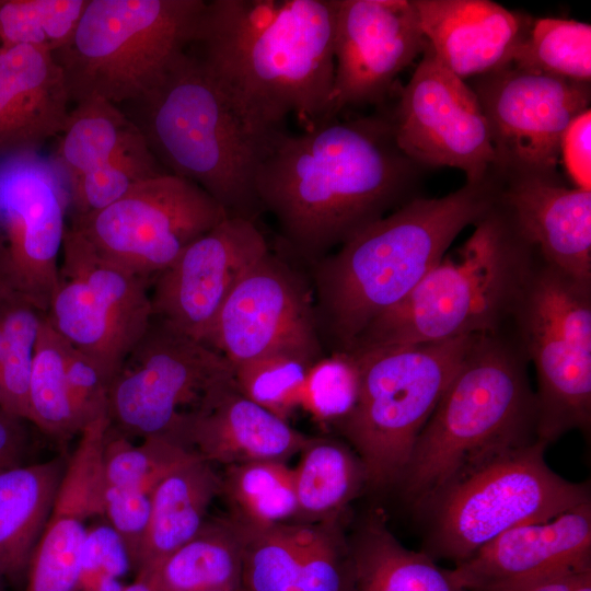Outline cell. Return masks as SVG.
Wrapping results in <instances>:
<instances>
[{"label": "cell", "instance_id": "18", "mask_svg": "<svg viewBox=\"0 0 591 591\" xmlns=\"http://www.w3.org/2000/svg\"><path fill=\"white\" fill-rule=\"evenodd\" d=\"M426 46L415 0H336L331 119L383 104Z\"/></svg>", "mask_w": 591, "mask_h": 591}, {"label": "cell", "instance_id": "51", "mask_svg": "<svg viewBox=\"0 0 591 591\" xmlns=\"http://www.w3.org/2000/svg\"><path fill=\"white\" fill-rule=\"evenodd\" d=\"M0 591H1V589H0Z\"/></svg>", "mask_w": 591, "mask_h": 591}, {"label": "cell", "instance_id": "35", "mask_svg": "<svg viewBox=\"0 0 591 591\" xmlns=\"http://www.w3.org/2000/svg\"><path fill=\"white\" fill-rule=\"evenodd\" d=\"M45 315L46 313L25 300L0 292L2 329L0 410L28 421L31 369Z\"/></svg>", "mask_w": 591, "mask_h": 591}, {"label": "cell", "instance_id": "4", "mask_svg": "<svg viewBox=\"0 0 591 591\" xmlns=\"http://www.w3.org/2000/svg\"><path fill=\"white\" fill-rule=\"evenodd\" d=\"M454 257H442L395 306L380 315L347 351L430 344L505 327L540 255L498 200L474 224Z\"/></svg>", "mask_w": 591, "mask_h": 591}, {"label": "cell", "instance_id": "19", "mask_svg": "<svg viewBox=\"0 0 591 591\" xmlns=\"http://www.w3.org/2000/svg\"><path fill=\"white\" fill-rule=\"evenodd\" d=\"M269 252L254 221L228 216L151 280L152 318L206 343L234 286Z\"/></svg>", "mask_w": 591, "mask_h": 591}, {"label": "cell", "instance_id": "24", "mask_svg": "<svg viewBox=\"0 0 591 591\" xmlns=\"http://www.w3.org/2000/svg\"><path fill=\"white\" fill-rule=\"evenodd\" d=\"M498 175V200L523 237L546 263L591 283V190L559 176Z\"/></svg>", "mask_w": 591, "mask_h": 591}, {"label": "cell", "instance_id": "34", "mask_svg": "<svg viewBox=\"0 0 591 591\" xmlns=\"http://www.w3.org/2000/svg\"><path fill=\"white\" fill-rule=\"evenodd\" d=\"M70 344L45 315L32 362L28 385L30 421L56 440L66 441L89 424L73 402L66 379Z\"/></svg>", "mask_w": 591, "mask_h": 591}, {"label": "cell", "instance_id": "6", "mask_svg": "<svg viewBox=\"0 0 591 591\" xmlns=\"http://www.w3.org/2000/svg\"><path fill=\"white\" fill-rule=\"evenodd\" d=\"M134 105L132 121L167 173L197 184L229 216L255 222L263 211L255 178L264 148L189 50Z\"/></svg>", "mask_w": 591, "mask_h": 591}, {"label": "cell", "instance_id": "14", "mask_svg": "<svg viewBox=\"0 0 591 591\" xmlns=\"http://www.w3.org/2000/svg\"><path fill=\"white\" fill-rule=\"evenodd\" d=\"M70 208L67 178L40 151L0 157V292L47 314Z\"/></svg>", "mask_w": 591, "mask_h": 591}, {"label": "cell", "instance_id": "45", "mask_svg": "<svg viewBox=\"0 0 591 591\" xmlns=\"http://www.w3.org/2000/svg\"><path fill=\"white\" fill-rule=\"evenodd\" d=\"M560 159L576 187L591 190V111L576 117L560 143Z\"/></svg>", "mask_w": 591, "mask_h": 591}, {"label": "cell", "instance_id": "27", "mask_svg": "<svg viewBox=\"0 0 591 591\" xmlns=\"http://www.w3.org/2000/svg\"><path fill=\"white\" fill-rule=\"evenodd\" d=\"M220 490V474L194 451L160 479L151 493L150 520L136 576L153 570L198 532Z\"/></svg>", "mask_w": 591, "mask_h": 591}, {"label": "cell", "instance_id": "17", "mask_svg": "<svg viewBox=\"0 0 591 591\" xmlns=\"http://www.w3.org/2000/svg\"><path fill=\"white\" fill-rule=\"evenodd\" d=\"M205 344L233 368L276 352L311 362L323 357L309 289L270 252L234 286Z\"/></svg>", "mask_w": 591, "mask_h": 591}, {"label": "cell", "instance_id": "33", "mask_svg": "<svg viewBox=\"0 0 591 591\" xmlns=\"http://www.w3.org/2000/svg\"><path fill=\"white\" fill-rule=\"evenodd\" d=\"M70 109L53 160L68 186L113 157L139 128L119 106L100 97L83 99Z\"/></svg>", "mask_w": 591, "mask_h": 591}, {"label": "cell", "instance_id": "48", "mask_svg": "<svg viewBox=\"0 0 591 591\" xmlns=\"http://www.w3.org/2000/svg\"><path fill=\"white\" fill-rule=\"evenodd\" d=\"M123 591H157V590L146 579L136 577L135 581L126 586Z\"/></svg>", "mask_w": 591, "mask_h": 591}, {"label": "cell", "instance_id": "32", "mask_svg": "<svg viewBox=\"0 0 591 591\" xmlns=\"http://www.w3.org/2000/svg\"><path fill=\"white\" fill-rule=\"evenodd\" d=\"M220 496L228 515L251 532L294 521L298 506L293 470L281 461H253L225 466Z\"/></svg>", "mask_w": 591, "mask_h": 591}, {"label": "cell", "instance_id": "30", "mask_svg": "<svg viewBox=\"0 0 591 591\" xmlns=\"http://www.w3.org/2000/svg\"><path fill=\"white\" fill-rule=\"evenodd\" d=\"M251 531L228 514L207 518L198 532L143 578L157 591L240 589Z\"/></svg>", "mask_w": 591, "mask_h": 591}, {"label": "cell", "instance_id": "11", "mask_svg": "<svg viewBox=\"0 0 591 591\" xmlns=\"http://www.w3.org/2000/svg\"><path fill=\"white\" fill-rule=\"evenodd\" d=\"M47 318L111 383L152 320L150 281L102 256L70 224Z\"/></svg>", "mask_w": 591, "mask_h": 591}, {"label": "cell", "instance_id": "50", "mask_svg": "<svg viewBox=\"0 0 591 591\" xmlns=\"http://www.w3.org/2000/svg\"><path fill=\"white\" fill-rule=\"evenodd\" d=\"M210 591H240V589H219V590H210Z\"/></svg>", "mask_w": 591, "mask_h": 591}, {"label": "cell", "instance_id": "15", "mask_svg": "<svg viewBox=\"0 0 591 591\" xmlns=\"http://www.w3.org/2000/svg\"><path fill=\"white\" fill-rule=\"evenodd\" d=\"M503 175L558 176L560 143L570 123L590 109V83L512 63L471 79Z\"/></svg>", "mask_w": 591, "mask_h": 591}, {"label": "cell", "instance_id": "16", "mask_svg": "<svg viewBox=\"0 0 591 591\" xmlns=\"http://www.w3.org/2000/svg\"><path fill=\"white\" fill-rule=\"evenodd\" d=\"M389 113L398 148L426 170L455 167L465 173L466 182H477L495 165L476 94L440 65L428 43Z\"/></svg>", "mask_w": 591, "mask_h": 591}, {"label": "cell", "instance_id": "22", "mask_svg": "<svg viewBox=\"0 0 591 591\" xmlns=\"http://www.w3.org/2000/svg\"><path fill=\"white\" fill-rule=\"evenodd\" d=\"M345 517L289 521L251 532L240 591H352Z\"/></svg>", "mask_w": 591, "mask_h": 591}, {"label": "cell", "instance_id": "38", "mask_svg": "<svg viewBox=\"0 0 591 591\" xmlns=\"http://www.w3.org/2000/svg\"><path fill=\"white\" fill-rule=\"evenodd\" d=\"M89 0H0V46L51 54L71 39Z\"/></svg>", "mask_w": 591, "mask_h": 591}, {"label": "cell", "instance_id": "23", "mask_svg": "<svg viewBox=\"0 0 591 591\" xmlns=\"http://www.w3.org/2000/svg\"><path fill=\"white\" fill-rule=\"evenodd\" d=\"M175 439L211 464L286 462L310 437L245 397L234 375L211 387L198 407L184 416Z\"/></svg>", "mask_w": 591, "mask_h": 591}, {"label": "cell", "instance_id": "28", "mask_svg": "<svg viewBox=\"0 0 591 591\" xmlns=\"http://www.w3.org/2000/svg\"><path fill=\"white\" fill-rule=\"evenodd\" d=\"M66 464L60 455L0 473V579L27 572Z\"/></svg>", "mask_w": 591, "mask_h": 591}, {"label": "cell", "instance_id": "20", "mask_svg": "<svg viewBox=\"0 0 591 591\" xmlns=\"http://www.w3.org/2000/svg\"><path fill=\"white\" fill-rule=\"evenodd\" d=\"M588 569L591 501L546 522L512 528L447 571L468 591H529Z\"/></svg>", "mask_w": 591, "mask_h": 591}, {"label": "cell", "instance_id": "46", "mask_svg": "<svg viewBox=\"0 0 591 591\" xmlns=\"http://www.w3.org/2000/svg\"><path fill=\"white\" fill-rule=\"evenodd\" d=\"M20 420L0 410V473L21 464L25 437Z\"/></svg>", "mask_w": 591, "mask_h": 591}, {"label": "cell", "instance_id": "37", "mask_svg": "<svg viewBox=\"0 0 591 591\" xmlns=\"http://www.w3.org/2000/svg\"><path fill=\"white\" fill-rule=\"evenodd\" d=\"M164 173L139 130L106 162L69 184L71 218L100 211L137 184Z\"/></svg>", "mask_w": 591, "mask_h": 591}, {"label": "cell", "instance_id": "36", "mask_svg": "<svg viewBox=\"0 0 591 591\" xmlns=\"http://www.w3.org/2000/svg\"><path fill=\"white\" fill-rule=\"evenodd\" d=\"M511 63L522 69L590 83L591 25L566 19H537L532 22Z\"/></svg>", "mask_w": 591, "mask_h": 591}, {"label": "cell", "instance_id": "49", "mask_svg": "<svg viewBox=\"0 0 591 591\" xmlns=\"http://www.w3.org/2000/svg\"><path fill=\"white\" fill-rule=\"evenodd\" d=\"M1 352H2V329H1V320H0V369H1Z\"/></svg>", "mask_w": 591, "mask_h": 591}, {"label": "cell", "instance_id": "13", "mask_svg": "<svg viewBox=\"0 0 591 591\" xmlns=\"http://www.w3.org/2000/svg\"><path fill=\"white\" fill-rule=\"evenodd\" d=\"M229 215L197 184L164 173L70 225L105 258L151 280Z\"/></svg>", "mask_w": 591, "mask_h": 591}, {"label": "cell", "instance_id": "44", "mask_svg": "<svg viewBox=\"0 0 591 591\" xmlns=\"http://www.w3.org/2000/svg\"><path fill=\"white\" fill-rule=\"evenodd\" d=\"M66 379L73 402L88 421L107 409L111 379L94 360L71 345Z\"/></svg>", "mask_w": 591, "mask_h": 591}, {"label": "cell", "instance_id": "43", "mask_svg": "<svg viewBox=\"0 0 591 591\" xmlns=\"http://www.w3.org/2000/svg\"><path fill=\"white\" fill-rule=\"evenodd\" d=\"M103 511V518L124 541L136 570L149 525L151 494L104 483Z\"/></svg>", "mask_w": 591, "mask_h": 591}, {"label": "cell", "instance_id": "3", "mask_svg": "<svg viewBox=\"0 0 591 591\" xmlns=\"http://www.w3.org/2000/svg\"><path fill=\"white\" fill-rule=\"evenodd\" d=\"M494 167L439 198L416 197L314 263L315 315L332 351L347 352L366 327L399 303L459 233L493 206Z\"/></svg>", "mask_w": 591, "mask_h": 591}, {"label": "cell", "instance_id": "29", "mask_svg": "<svg viewBox=\"0 0 591 591\" xmlns=\"http://www.w3.org/2000/svg\"><path fill=\"white\" fill-rule=\"evenodd\" d=\"M348 541L352 591H468L428 554L404 546L390 531L381 510L364 515Z\"/></svg>", "mask_w": 591, "mask_h": 591}, {"label": "cell", "instance_id": "7", "mask_svg": "<svg viewBox=\"0 0 591 591\" xmlns=\"http://www.w3.org/2000/svg\"><path fill=\"white\" fill-rule=\"evenodd\" d=\"M545 448L535 440L489 453L413 505L424 526L422 552L457 565L512 528L590 502L589 484L551 470Z\"/></svg>", "mask_w": 591, "mask_h": 591}, {"label": "cell", "instance_id": "40", "mask_svg": "<svg viewBox=\"0 0 591 591\" xmlns=\"http://www.w3.org/2000/svg\"><path fill=\"white\" fill-rule=\"evenodd\" d=\"M358 359L345 351H332L308 369L300 405L323 426L336 427L355 408L360 392Z\"/></svg>", "mask_w": 591, "mask_h": 591}, {"label": "cell", "instance_id": "39", "mask_svg": "<svg viewBox=\"0 0 591 591\" xmlns=\"http://www.w3.org/2000/svg\"><path fill=\"white\" fill-rule=\"evenodd\" d=\"M193 451L169 436H154L135 445L111 426L103 466L106 485L151 494L160 479Z\"/></svg>", "mask_w": 591, "mask_h": 591}, {"label": "cell", "instance_id": "8", "mask_svg": "<svg viewBox=\"0 0 591 591\" xmlns=\"http://www.w3.org/2000/svg\"><path fill=\"white\" fill-rule=\"evenodd\" d=\"M205 0H89L69 43L54 55L71 102L136 104L194 39Z\"/></svg>", "mask_w": 591, "mask_h": 591}, {"label": "cell", "instance_id": "21", "mask_svg": "<svg viewBox=\"0 0 591 591\" xmlns=\"http://www.w3.org/2000/svg\"><path fill=\"white\" fill-rule=\"evenodd\" d=\"M109 426L105 409L80 432L31 559L24 591H74L89 522L103 518V454Z\"/></svg>", "mask_w": 591, "mask_h": 591}, {"label": "cell", "instance_id": "41", "mask_svg": "<svg viewBox=\"0 0 591 591\" xmlns=\"http://www.w3.org/2000/svg\"><path fill=\"white\" fill-rule=\"evenodd\" d=\"M312 363L292 354H270L234 367V382L245 397L287 420L300 405Z\"/></svg>", "mask_w": 591, "mask_h": 591}, {"label": "cell", "instance_id": "9", "mask_svg": "<svg viewBox=\"0 0 591 591\" xmlns=\"http://www.w3.org/2000/svg\"><path fill=\"white\" fill-rule=\"evenodd\" d=\"M472 336L351 354L360 366L359 397L335 429L360 457L367 489L396 486Z\"/></svg>", "mask_w": 591, "mask_h": 591}, {"label": "cell", "instance_id": "25", "mask_svg": "<svg viewBox=\"0 0 591 591\" xmlns=\"http://www.w3.org/2000/svg\"><path fill=\"white\" fill-rule=\"evenodd\" d=\"M428 46L466 81L511 65L532 20L489 0H415Z\"/></svg>", "mask_w": 591, "mask_h": 591}, {"label": "cell", "instance_id": "12", "mask_svg": "<svg viewBox=\"0 0 591 591\" xmlns=\"http://www.w3.org/2000/svg\"><path fill=\"white\" fill-rule=\"evenodd\" d=\"M233 375L231 363L212 347L152 318L109 385L111 427L128 439L174 438L184 416Z\"/></svg>", "mask_w": 591, "mask_h": 591}, {"label": "cell", "instance_id": "47", "mask_svg": "<svg viewBox=\"0 0 591 591\" xmlns=\"http://www.w3.org/2000/svg\"><path fill=\"white\" fill-rule=\"evenodd\" d=\"M529 591H591V569L556 578Z\"/></svg>", "mask_w": 591, "mask_h": 591}, {"label": "cell", "instance_id": "26", "mask_svg": "<svg viewBox=\"0 0 591 591\" xmlns=\"http://www.w3.org/2000/svg\"><path fill=\"white\" fill-rule=\"evenodd\" d=\"M70 96L54 55L0 46V157L39 151L66 124Z\"/></svg>", "mask_w": 591, "mask_h": 591}, {"label": "cell", "instance_id": "1", "mask_svg": "<svg viewBox=\"0 0 591 591\" xmlns=\"http://www.w3.org/2000/svg\"><path fill=\"white\" fill-rule=\"evenodd\" d=\"M426 169L397 146L389 109L276 132L255 187L283 242L312 264L419 197Z\"/></svg>", "mask_w": 591, "mask_h": 591}, {"label": "cell", "instance_id": "31", "mask_svg": "<svg viewBox=\"0 0 591 591\" xmlns=\"http://www.w3.org/2000/svg\"><path fill=\"white\" fill-rule=\"evenodd\" d=\"M293 470L298 513L294 521L320 522L347 515L367 489L364 466L355 450L334 438H311Z\"/></svg>", "mask_w": 591, "mask_h": 591}, {"label": "cell", "instance_id": "42", "mask_svg": "<svg viewBox=\"0 0 591 591\" xmlns=\"http://www.w3.org/2000/svg\"><path fill=\"white\" fill-rule=\"evenodd\" d=\"M130 570L131 559L118 533L104 518L91 523L74 591H123L126 586L121 579Z\"/></svg>", "mask_w": 591, "mask_h": 591}, {"label": "cell", "instance_id": "2", "mask_svg": "<svg viewBox=\"0 0 591 591\" xmlns=\"http://www.w3.org/2000/svg\"><path fill=\"white\" fill-rule=\"evenodd\" d=\"M336 0L206 1L189 48L265 149L289 116L331 120Z\"/></svg>", "mask_w": 591, "mask_h": 591}, {"label": "cell", "instance_id": "10", "mask_svg": "<svg viewBox=\"0 0 591 591\" xmlns=\"http://www.w3.org/2000/svg\"><path fill=\"white\" fill-rule=\"evenodd\" d=\"M508 326L537 376L536 437L546 447L591 422V283L537 256Z\"/></svg>", "mask_w": 591, "mask_h": 591}, {"label": "cell", "instance_id": "5", "mask_svg": "<svg viewBox=\"0 0 591 591\" xmlns=\"http://www.w3.org/2000/svg\"><path fill=\"white\" fill-rule=\"evenodd\" d=\"M529 360L510 327L472 336L396 484L412 506L462 468L537 440Z\"/></svg>", "mask_w": 591, "mask_h": 591}]
</instances>
